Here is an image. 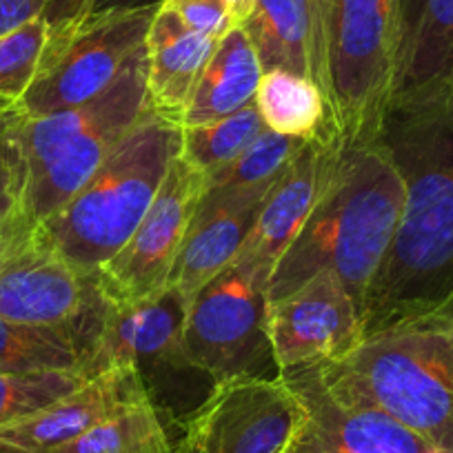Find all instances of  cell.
<instances>
[{
	"label": "cell",
	"mask_w": 453,
	"mask_h": 453,
	"mask_svg": "<svg viewBox=\"0 0 453 453\" xmlns=\"http://www.w3.org/2000/svg\"><path fill=\"white\" fill-rule=\"evenodd\" d=\"M298 403V425L285 453H435L426 440L376 409L342 403L316 363L278 372Z\"/></svg>",
	"instance_id": "12"
},
{
	"label": "cell",
	"mask_w": 453,
	"mask_h": 453,
	"mask_svg": "<svg viewBox=\"0 0 453 453\" xmlns=\"http://www.w3.org/2000/svg\"><path fill=\"white\" fill-rule=\"evenodd\" d=\"M145 400H151V395L136 367H109L42 411L0 426V453L54 451Z\"/></svg>",
	"instance_id": "16"
},
{
	"label": "cell",
	"mask_w": 453,
	"mask_h": 453,
	"mask_svg": "<svg viewBox=\"0 0 453 453\" xmlns=\"http://www.w3.org/2000/svg\"><path fill=\"white\" fill-rule=\"evenodd\" d=\"M338 0H309L311 14V81L325 94L331 111V45Z\"/></svg>",
	"instance_id": "30"
},
{
	"label": "cell",
	"mask_w": 453,
	"mask_h": 453,
	"mask_svg": "<svg viewBox=\"0 0 453 453\" xmlns=\"http://www.w3.org/2000/svg\"><path fill=\"white\" fill-rule=\"evenodd\" d=\"M241 27L250 36L263 72L287 69L311 78L309 0H256Z\"/></svg>",
	"instance_id": "21"
},
{
	"label": "cell",
	"mask_w": 453,
	"mask_h": 453,
	"mask_svg": "<svg viewBox=\"0 0 453 453\" xmlns=\"http://www.w3.org/2000/svg\"><path fill=\"white\" fill-rule=\"evenodd\" d=\"M25 113L16 100L0 98V247L20 226L34 222L27 213V163L23 150Z\"/></svg>",
	"instance_id": "26"
},
{
	"label": "cell",
	"mask_w": 453,
	"mask_h": 453,
	"mask_svg": "<svg viewBox=\"0 0 453 453\" xmlns=\"http://www.w3.org/2000/svg\"><path fill=\"white\" fill-rule=\"evenodd\" d=\"M263 67L250 36L242 27H232L218 41L194 87L180 127L216 123L256 100Z\"/></svg>",
	"instance_id": "20"
},
{
	"label": "cell",
	"mask_w": 453,
	"mask_h": 453,
	"mask_svg": "<svg viewBox=\"0 0 453 453\" xmlns=\"http://www.w3.org/2000/svg\"><path fill=\"white\" fill-rule=\"evenodd\" d=\"M216 45V38L191 29L173 10L158 7L145 38L147 104L151 111L180 125L196 82Z\"/></svg>",
	"instance_id": "18"
},
{
	"label": "cell",
	"mask_w": 453,
	"mask_h": 453,
	"mask_svg": "<svg viewBox=\"0 0 453 453\" xmlns=\"http://www.w3.org/2000/svg\"><path fill=\"white\" fill-rule=\"evenodd\" d=\"M82 0H51V5L47 7L45 19L47 23L54 27V25L67 23V20L76 19L78 12H81Z\"/></svg>",
	"instance_id": "34"
},
{
	"label": "cell",
	"mask_w": 453,
	"mask_h": 453,
	"mask_svg": "<svg viewBox=\"0 0 453 453\" xmlns=\"http://www.w3.org/2000/svg\"><path fill=\"white\" fill-rule=\"evenodd\" d=\"M100 304L96 276L78 269L41 222H27L0 247V316L7 320L65 329L87 347Z\"/></svg>",
	"instance_id": "8"
},
{
	"label": "cell",
	"mask_w": 453,
	"mask_h": 453,
	"mask_svg": "<svg viewBox=\"0 0 453 453\" xmlns=\"http://www.w3.org/2000/svg\"><path fill=\"white\" fill-rule=\"evenodd\" d=\"M309 138H291L267 129L260 134L234 163L204 178V189H232L272 182L285 172L287 165L307 145Z\"/></svg>",
	"instance_id": "28"
},
{
	"label": "cell",
	"mask_w": 453,
	"mask_h": 453,
	"mask_svg": "<svg viewBox=\"0 0 453 453\" xmlns=\"http://www.w3.org/2000/svg\"><path fill=\"white\" fill-rule=\"evenodd\" d=\"M254 103L267 129L280 136L313 138L331 123L320 87L311 78L287 69L263 72Z\"/></svg>",
	"instance_id": "22"
},
{
	"label": "cell",
	"mask_w": 453,
	"mask_h": 453,
	"mask_svg": "<svg viewBox=\"0 0 453 453\" xmlns=\"http://www.w3.org/2000/svg\"><path fill=\"white\" fill-rule=\"evenodd\" d=\"M89 373L81 369L58 372H0V426L42 411L63 395L76 391Z\"/></svg>",
	"instance_id": "27"
},
{
	"label": "cell",
	"mask_w": 453,
	"mask_h": 453,
	"mask_svg": "<svg viewBox=\"0 0 453 453\" xmlns=\"http://www.w3.org/2000/svg\"><path fill=\"white\" fill-rule=\"evenodd\" d=\"M180 145V125L147 107L98 172L41 222L50 241L78 269L96 276L150 211Z\"/></svg>",
	"instance_id": "4"
},
{
	"label": "cell",
	"mask_w": 453,
	"mask_h": 453,
	"mask_svg": "<svg viewBox=\"0 0 453 453\" xmlns=\"http://www.w3.org/2000/svg\"><path fill=\"white\" fill-rule=\"evenodd\" d=\"M298 416V403L280 376L213 382L187 418L176 453H285Z\"/></svg>",
	"instance_id": "11"
},
{
	"label": "cell",
	"mask_w": 453,
	"mask_h": 453,
	"mask_svg": "<svg viewBox=\"0 0 453 453\" xmlns=\"http://www.w3.org/2000/svg\"><path fill=\"white\" fill-rule=\"evenodd\" d=\"M449 78H453V0H400L391 98Z\"/></svg>",
	"instance_id": "19"
},
{
	"label": "cell",
	"mask_w": 453,
	"mask_h": 453,
	"mask_svg": "<svg viewBox=\"0 0 453 453\" xmlns=\"http://www.w3.org/2000/svg\"><path fill=\"white\" fill-rule=\"evenodd\" d=\"M342 136V134H340ZM404 207V182L380 136L340 141L307 222L273 267L267 300L331 269L363 316Z\"/></svg>",
	"instance_id": "2"
},
{
	"label": "cell",
	"mask_w": 453,
	"mask_h": 453,
	"mask_svg": "<svg viewBox=\"0 0 453 453\" xmlns=\"http://www.w3.org/2000/svg\"><path fill=\"white\" fill-rule=\"evenodd\" d=\"M47 453H173L154 400L100 422L72 442Z\"/></svg>",
	"instance_id": "24"
},
{
	"label": "cell",
	"mask_w": 453,
	"mask_h": 453,
	"mask_svg": "<svg viewBox=\"0 0 453 453\" xmlns=\"http://www.w3.org/2000/svg\"><path fill=\"white\" fill-rule=\"evenodd\" d=\"M265 132L267 125L251 103L216 123L182 129L180 156L207 178L234 163Z\"/></svg>",
	"instance_id": "25"
},
{
	"label": "cell",
	"mask_w": 453,
	"mask_h": 453,
	"mask_svg": "<svg viewBox=\"0 0 453 453\" xmlns=\"http://www.w3.org/2000/svg\"><path fill=\"white\" fill-rule=\"evenodd\" d=\"M222 3H225L226 14H229V20H232L234 27H241L250 19L256 0H222Z\"/></svg>",
	"instance_id": "35"
},
{
	"label": "cell",
	"mask_w": 453,
	"mask_h": 453,
	"mask_svg": "<svg viewBox=\"0 0 453 453\" xmlns=\"http://www.w3.org/2000/svg\"><path fill=\"white\" fill-rule=\"evenodd\" d=\"M51 0H0V36L45 16Z\"/></svg>",
	"instance_id": "32"
},
{
	"label": "cell",
	"mask_w": 453,
	"mask_h": 453,
	"mask_svg": "<svg viewBox=\"0 0 453 453\" xmlns=\"http://www.w3.org/2000/svg\"><path fill=\"white\" fill-rule=\"evenodd\" d=\"M158 7L82 16L51 27L41 67L19 100L27 119L78 107L113 85L145 45Z\"/></svg>",
	"instance_id": "6"
},
{
	"label": "cell",
	"mask_w": 453,
	"mask_h": 453,
	"mask_svg": "<svg viewBox=\"0 0 453 453\" xmlns=\"http://www.w3.org/2000/svg\"><path fill=\"white\" fill-rule=\"evenodd\" d=\"M342 403L376 409L440 453H453V322L380 326L338 360L316 363Z\"/></svg>",
	"instance_id": "3"
},
{
	"label": "cell",
	"mask_w": 453,
	"mask_h": 453,
	"mask_svg": "<svg viewBox=\"0 0 453 453\" xmlns=\"http://www.w3.org/2000/svg\"><path fill=\"white\" fill-rule=\"evenodd\" d=\"M267 303V282L242 265H229L191 300L182 338L187 363L213 382L263 376V358L273 360Z\"/></svg>",
	"instance_id": "9"
},
{
	"label": "cell",
	"mask_w": 453,
	"mask_h": 453,
	"mask_svg": "<svg viewBox=\"0 0 453 453\" xmlns=\"http://www.w3.org/2000/svg\"><path fill=\"white\" fill-rule=\"evenodd\" d=\"M189 300L167 287L154 298L129 304L107 303L103 298L98 318L87 340V372L132 365L145 369H194L185 358V322Z\"/></svg>",
	"instance_id": "14"
},
{
	"label": "cell",
	"mask_w": 453,
	"mask_h": 453,
	"mask_svg": "<svg viewBox=\"0 0 453 453\" xmlns=\"http://www.w3.org/2000/svg\"><path fill=\"white\" fill-rule=\"evenodd\" d=\"M165 0H82L81 12L76 19L82 16H100L111 14V12H132L145 10V7H160Z\"/></svg>",
	"instance_id": "33"
},
{
	"label": "cell",
	"mask_w": 453,
	"mask_h": 453,
	"mask_svg": "<svg viewBox=\"0 0 453 453\" xmlns=\"http://www.w3.org/2000/svg\"><path fill=\"white\" fill-rule=\"evenodd\" d=\"M276 180L256 187L204 189L196 204L167 287L180 291L191 303L209 280L225 272L236 260L258 218L265 196Z\"/></svg>",
	"instance_id": "17"
},
{
	"label": "cell",
	"mask_w": 453,
	"mask_h": 453,
	"mask_svg": "<svg viewBox=\"0 0 453 453\" xmlns=\"http://www.w3.org/2000/svg\"><path fill=\"white\" fill-rule=\"evenodd\" d=\"M163 5L176 12L191 29L216 41L234 27L222 0H165Z\"/></svg>",
	"instance_id": "31"
},
{
	"label": "cell",
	"mask_w": 453,
	"mask_h": 453,
	"mask_svg": "<svg viewBox=\"0 0 453 453\" xmlns=\"http://www.w3.org/2000/svg\"><path fill=\"white\" fill-rule=\"evenodd\" d=\"M58 369L87 372L85 347L76 335L54 326L20 325L0 316V372Z\"/></svg>",
	"instance_id": "23"
},
{
	"label": "cell",
	"mask_w": 453,
	"mask_h": 453,
	"mask_svg": "<svg viewBox=\"0 0 453 453\" xmlns=\"http://www.w3.org/2000/svg\"><path fill=\"white\" fill-rule=\"evenodd\" d=\"M203 191L204 173L178 154L141 225L96 272V285L107 303H138L167 289Z\"/></svg>",
	"instance_id": "10"
},
{
	"label": "cell",
	"mask_w": 453,
	"mask_h": 453,
	"mask_svg": "<svg viewBox=\"0 0 453 453\" xmlns=\"http://www.w3.org/2000/svg\"><path fill=\"white\" fill-rule=\"evenodd\" d=\"M51 25L45 16L0 36V98L19 103L36 78L50 41Z\"/></svg>",
	"instance_id": "29"
},
{
	"label": "cell",
	"mask_w": 453,
	"mask_h": 453,
	"mask_svg": "<svg viewBox=\"0 0 453 453\" xmlns=\"http://www.w3.org/2000/svg\"><path fill=\"white\" fill-rule=\"evenodd\" d=\"M378 136L403 176L404 207L365 300V334L453 322V78L391 98Z\"/></svg>",
	"instance_id": "1"
},
{
	"label": "cell",
	"mask_w": 453,
	"mask_h": 453,
	"mask_svg": "<svg viewBox=\"0 0 453 453\" xmlns=\"http://www.w3.org/2000/svg\"><path fill=\"white\" fill-rule=\"evenodd\" d=\"M147 50L132 56L113 85L94 100L38 119L25 116L27 213L42 222L58 211L147 111Z\"/></svg>",
	"instance_id": "5"
},
{
	"label": "cell",
	"mask_w": 453,
	"mask_h": 453,
	"mask_svg": "<svg viewBox=\"0 0 453 453\" xmlns=\"http://www.w3.org/2000/svg\"><path fill=\"white\" fill-rule=\"evenodd\" d=\"M340 141L342 136L331 123L309 138L267 191L258 218L234 263L251 269L269 285L273 267L298 236L316 204Z\"/></svg>",
	"instance_id": "15"
},
{
	"label": "cell",
	"mask_w": 453,
	"mask_h": 453,
	"mask_svg": "<svg viewBox=\"0 0 453 453\" xmlns=\"http://www.w3.org/2000/svg\"><path fill=\"white\" fill-rule=\"evenodd\" d=\"M400 0H338L331 45V125L345 138L380 132L394 89Z\"/></svg>",
	"instance_id": "7"
},
{
	"label": "cell",
	"mask_w": 453,
	"mask_h": 453,
	"mask_svg": "<svg viewBox=\"0 0 453 453\" xmlns=\"http://www.w3.org/2000/svg\"><path fill=\"white\" fill-rule=\"evenodd\" d=\"M267 335L278 372L349 354L365 335L363 316L331 269L267 303Z\"/></svg>",
	"instance_id": "13"
}]
</instances>
